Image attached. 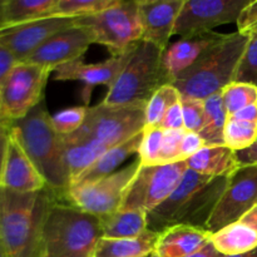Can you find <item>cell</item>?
<instances>
[{
	"instance_id": "obj_38",
	"label": "cell",
	"mask_w": 257,
	"mask_h": 257,
	"mask_svg": "<svg viewBox=\"0 0 257 257\" xmlns=\"http://www.w3.org/2000/svg\"><path fill=\"white\" fill-rule=\"evenodd\" d=\"M203 147H206V142L198 133L185 131L182 143H181V158L185 162L193 155H196L198 151L202 150Z\"/></svg>"
},
{
	"instance_id": "obj_8",
	"label": "cell",
	"mask_w": 257,
	"mask_h": 257,
	"mask_svg": "<svg viewBox=\"0 0 257 257\" xmlns=\"http://www.w3.org/2000/svg\"><path fill=\"white\" fill-rule=\"evenodd\" d=\"M78 23L89 28L94 42L107 47L112 55L133 49L143 37L138 0H118L98 14L79 18Z\"/></svg>"
},
{
	"instance_id": "obj_32",
	"label": "cell",
	"mask_w": 257,
	"mask_h": 257,
	"mask_svg": "<svg viewBox=\"0 0 257 257\" xmlns=\"http://www.w3.org/2000/svg\"><path fill=\"white\" fill-rule=\"evenodd\" d=\"M221 95L228 115L248 105L257 104V87L246 83L232 82L221 92Z\"/></svg>"
},
{
	"instance_id": "obj_7",
	"label": "cell",
	"mask_w": 257,
	"mask_h": 257,
	"mask_svg": "<svg viewBox=\"0 0 257 257\" xmlns=\"http://www.w3.org/2000/svg\"><path fill=\"white\" fill-rule=\"evenodd\" d=\"M146 105L147 103L104 104L102 102L88 108L82 127L63 140L74 143L93 141L107 148L122 145L143 132Z\"/></svg>"
},
{
	"instance_id": "obj_16",
	"label": "cell",
	"mask_w": 257,
	"mask_h": 257,
	"mask_svg": "<svg viewBox=\"0 0 257 257\" xmlns=\"http://www.w3.org/2000/svg\"><path fill=\"white\" fill-rule=\"evenodd\" d=\"M136 48V47H135ZM135 48L119 55H112L107 60L95 64H85L82 59L74 60L68 64L60 65L54 70V78L57 80H79L84 84L83 99L89 102L90 94L95 85H105L108 90L112 88L120 72L130 60Z\"/></svg>"
},
{
	"instance_id": "obj_15",
	"label": "cell",
	"mask_w": 257,
	"mask_h": 257,
	"mask_svg": "<svg viewBox=\"0 0 257 257\" xmlns=\"http://www.w3.org/2000/svg\"><path fill=\"white\" fill-rule=\"evenodd\" d=\"M94 42L92 30L79 24L62 30L40 45L25 62L38 64L54 72L60 65L82 59Z\"/></svg>"
},
{
	"instance_id": "obj_19",
	"label": "cell",
	"mask_w": 257,
	"mask_h": 257,
	"mask_svg": "<svg viewBox=\"0 0 257 257\" xmlns=\"http://www.w3.org/2000/svg\"><path fill=\"white\" fill-rule=\"evenodd\" d=\"M0 187L22 193L38 192L47 188L44 178L38 172L35 166L33 165L12 132H10L7 156L3 165Z\"/></svg>"
},
{
	"instance_id": "obj_12",
	"label": "cell",
	"mask_w": 257,
	"mask_h": 257,
	"mask_svg": "<svg viewBox=\"0 0 257 257\" xmlns=\"http://www.w3.org/2000/svg\"><path fill=\"white\" fill-rule=\"evenodd\" d=\"M257 203V165L240 166L228 178L227 187L216 205L206 230L212 235L238 222Z\"/></svg>"
},
{
	"instance_id": "obj_33",
	"label": "cell",
	"mask_w": 257,
	"mask_h": 257,
	"mask_svg": "<svg viewBox=\"0 0 257 257\" xmlns=\"http://www.w3.org/2000/svg\"><path fill=\"white\" fill-rule=\"evenodd\" d=\"M163 132L165 131L160 127H146L143 130L142 141L138 148V160L141 166L160 165Z\"/></svg>"
},
{
	"instance_id": "obj_31",
	"label": "cell",
	"mask_w": 257,
	"mask_h": 257,
	"mask_svg": "<svg viewBox=\"0 0 257 257\" xmlns=\"http://www.w3.org/2000/svg\"><path fill=\"white\" fill-rule=\"evenodd\" d=\"M118 0H57L52 17L84 18L113 7Z\"/></svg>"
},
{
	"instance_id": "obj_14",
	"label": "cell",
	"mask_w": 257,
	"mask_h": 257,
	"mask_svg": "<svg viewBox=\"0 0 257 257\" xmlns=\"http://www.w3.org/2000/svg\"><path fill=\"white\" fill-rule=\"evenodd\" d=\"M79 18L49 17L0 28V47L9 50L18 62H25L49 38L77 25Z\"/></svg>"
},
{
	"instance_id": "obj_29",
	"label": "cell",
	"mask_w": 257,
	"mask_h": 257,
	"mask_svg": "<svg viewBox=\"0 0 257 257\" xmlns=\"http://www.w3.org/2000/svg\"><path fill=\"white\" fill-rule=\"evenodd\" d=\"M178 100H181V94L175 85L161 87L146 105V127H160L167 110Z\"/></svg>"
},
{
	"instance_id": "obj_3",
	"label": "cell",
	"mask_w": 257,
	"mask_h": 257,
	"mask_svg": "<svg viewBox=\"0 0 257 257\" xmlns=\"http://www.w3.org/2000/svg\"><path fill=\"white\" fill-rule=\"evenodd\" d=\"M10 132L44 178L47 187L64 201L70 187V176L65 166L63 137L55 132L52 115L44 99L24 118L10 124Z\"/></svg>"
},
{
	"instance_id": "obj_23",
	"label": "cell",
	"mask_w": 257,
	"mask_h": 257,
	"mask_svg": "<svg viewBox=\"0 0 257 257\" xmlns=\"http://www.w3.org/2000/svg\"><path fill=\"white\" fill-rule=\"evenodd\" d=\"M160 233L146 230L131 238H100L93 257H150L156 251Z\"/></svg>"
},
{
	"instance_id": "obj_22",
	"label": "cell",
	"mask_w": 257,
	"mask_h": 257,
	"mask_svg": "<svg viewBox=\"0 0 257 257\" xmlns=\"http://www.w3.org/2000/svg\"><path fill=\"white\" fill-rule=\"evenodd\" d=\"M143 133V132H142ZM142 133L132 140L127 141V142L122 143L119 146L109 148L107 152L103 153L88 170L80 173L70 186H78V185H88V183L97 182V181L102 180V178L108 177V176L113 175L117 172L119 166L122 165L124 161H127L135 153H138V148H140L141 141H142Z\"/></svg>"
},
{
	"instance_id": "obj_36",
	"label": "cell",
	"mask_w": 257,
	"mask_h": 257,
	"mask_svg": "<svg viewBox=\"0 0 257 257\" xmlns=\"http://www.w3.org/2000/svg\"><path fill=\"white\" fill-rule=\"evenodd\" d=\"M183 124L187 132L200 133L205 124V100L181 97Z\"/></svg>"
},
{
	"instance_id": "obj_42",
	"label": "cell",
	"mask_w": 257,
	"mask_h": 257,
	"mask_svg": "<svg viewBox=\"0 0 257 257\" xmlns=\"http://www.w3.org/2000/svg\"><path fill=\"white\" fill-rule=\"evenodd\" d=\"M10 138V125L5 123L0 118V177H2L3 165H4L5 156H7L8 145H9Z\"/></svg>"
},
{
	"instance_id": "obj_17",
	"label": "cell",
	"mask_w": 257,
	"mask_h": 257,
	"mask_svg": "<svg viewBox=\"0 0 257 257\" xmlns=\"http://www.w3.org/2000/svg\"><path fill=\"white\" fill-rule=\"evenodd\" d=\"M226 35L216 32L201 33L183 37L168 45L162 54V64L171 83L173 84L182 73L197 64L212 48L225 39Z\"/></svg>"
},
{
	"instance_id": "obj_13",
	"label": "cell",
	"mask_w": 257,
	"mask_h": 257,
	"mask_svg": "<svg viewBox=\"0 0 257 257\" xmlns=\"http://www.w3.org/2000/svg\"><path fill=\"white\" fill-rule=\"evenodd\" d=\"M251 0H185L173 35L181 38L212 32L213 28L237 23Z\"/></svg>"
},
{
	"instance_id": "obj_51",
	"label": "cell",
	"mask_w": 257,
	"mask_h": 257,
	"mask_svg": "<svg viewBox=\"0 0 257 257\" xmlns=\"http://www.w3.org/2000/svg\"><path fill=\"white\" fill-rule=\"evenodd\" d=\"M150 257H160V256H158V255H157V253H156V252H153V253H152V255H151Z\"/></svg>"
},
{
	"instance_id": "obj_44",
	"label": "cell",
	"mask_w": 257,
	"mask_h": 257,
	"mask_svg": "<svg viewBox=\"0 0 257 257\" xmlns=\"http://www.w3.org/2000/svg\"><path fill=\"white\" fill-rule=\"evenodd\" d=\"M228 117H233L236 119L246 120V122H255L257 123V104L248 105V107L243 108V109L238 110L235 114L228 115Z\"/></svg>"
},
{
	"instance_id": "obj_45",
	"label": "cell",
	"mask_w": 257,
	"mask_h": 257,
	"mask_svg": "<svg viewBox=\"0 0 257 257\" xmlns=\"http://www.w3.org/2000/svg\"><path fill=\"white\" fill-rule=\"evenodd\" d=\"M221 256L222 255L216 250V247L213 246V243L211 242L210 240L202 248H200V250L196 251V252H193L192 255L187 257H221Z\"/></svg>"
},
{
	"instance_id": "obj_50",
	"label": "cell",
	"mask_w": 257,
	"mask_h": 257,
	"mask_svg": "<svg viewBox=\"0 0 257 257\" xmlns=\"http://www.w3.org/2000/svg\"><path fill=\"white\" fill-rule=\"evenodd\" d=\"M251 34H256V35H257V27L253 28V29L251 30L250 33H248V35H251Z\"/></svg>"
},
{
	"instance_id": "obj_35",
	"label": "cell",
	"mask_w": 257,
	"mask_h": 257,
	"mask_svg": "<svg viewBox=\"0 0 257 257\" xmlns=\"http://www.w3.org/2000/svg\"><path fill=\"white\" fill-rule=\"evenodd\" d=\"M88 107H70L52 115V123L55 132L62 137L73 135L83 125Z\"/></svg>"
},
{
	"instance_id": "obj_5",
	"label": "cell",
	"mask_w": 257,
	"mask_h": 257,
	"mask_svg": "<svg viewBox=\"0 0 257 257\" xmlns=\"http://www.w3.org/2000/svg\"><path fill=\"white\" fill-rule=\"evenodd\" d=\"M250 35L235 32L210 50L200 62L173 82L182 98L205 100L218 94L235 80L238 62Z\"/></svg>"
},
{
	"instance_id": "obj_40",
	"label": "cell",
	"mask_w": 257,
	"mask_h": 257,
	"mask_svg": "<svg viewBox=\"0 0 257 257\" xmlns=\"http://www.w3.org/2000/svg\"><path fill=\"white\" fill-rule=\"evenodd\" d=\"M236 24H237V32L247 35L253 28L257 27V0L250 2V4L242 10Z\"/></svg>"
},
{
	"instance_id": "obj_30",
	"label": "cell",
	"mask_w": 257,
	"mask_h": 257,
	"mask_svg": "<svg viewBox=\"0 0 257 257\" xmlns=\"http://www.w3.org/2000/svg\"><path fill=\"white\" fill-rule=\"evenodd\" d=\"M225 146L233 152L247 150L257 141V123L228 117L223 133Z\"/></svg>"
},
{
	"instance_id": "obj_20",
	"label": "cell",
	"mask_w": 257,
	"mask_h": 257,
	"mask_svg": "<svg viewBox=\"0 0 257 257\" xmlns=\"http://www.w3.org/2000/svg\"><path fill=\"white\" fill-rule=\"evenodd\" d=\"M211 240L205 228L177 225L160 232L156 251L160 257H187L202 248Z\"/></svg>"
},
{
	"instance_id": "obj_1",
	"label": "cell",
	"mask_w": 257,
	"mask_h": 257,
	"mask_svg": "<svg viewBox=\"0 0 257 257\" xmlns=\"http://www.w3.org/2000/svg\"><path fill=\"white\" fill-rule=\"evenodd\" d=\"M58 201L49 187L30 193L0 187V242L10 257H37L43 226Z\"/></svg>"
},
{
	"instance_id": "obj_47",
	"label": "cell",
	"mask_w": 257,
	"mask_h": 257,
	"mask_svg": "<svg viewBox=\"0 0 257 257\" xmlns=\"http://www.w3.org/2000/svg\"><path fill=\"white\" fill-rule=\"evenodd\" d=\"M221 257H257V247L253 248V250H251V251H247V252L238 253V255H230V256L222 255Z\"/></svg>"
},
{
	"instance_id": "obj_21",
	"label": "cell",
	"mask_w": 257,
	"mask_h": 257,
	"mask_svg": "<svg viewBox=\"0 0 257 257\" xmlns=\"http://www.w3.org/2000/svg\"><path fill=\"white\" fill-rule=\"evenodd\" d=\"M188 170L208 177L231 176L238 167L236 152L227 146H206L185 161Z\"/></svg>"
},
{
	"instance_id": "obj_41",
	"label": "cell",
	"mask_w": 257,
	"mask_h": 257,
	"mask_svg": "<svg viewBox=\"0 0 257 257\" xmlns=\"http://www.w3.org/2000/svg\"><path fill=\"white\" fill-rule=\"evenodd\" d=\"M18 60L15 59L14 55L5 48L0 47V85H2L3 80L5 79L10 70L18 64Z\"/></svg>"
},
{
	"instance_id": "obj_2",
	"label": "cell",
	"mask_w": 257,
	"mask_h": 257,
	"mask_svg": "<svg viewBox=\"0 0 257 257\" xmlns=\"http://www.w3.org/2000/svg\"><path fill=\"white\" fill-rule=\"evenodd\" d=\"M228 178L208 177L187 168L172 195L147 215V230L160 233L177 225L206 230Z\"/></svg>"
},
{
	"instance_id": "obj_37",
	"label": "cell",
	"mask_w": 257,
	"mask_h": 257,
	"mask_svg": "<svg viewBox=\"0 0 257 257\" xmlns=\"http://www.w3.org/2000/svg\"><path fill=\"white\" fill-rule=\"evenodd\" d=\"M183 135H185V130H167L163 132L160 165L183 162L181 158V143H182Z\"/></svg>"
},
{
	"instance_id": "obj_10",
	"label": "cell",
	"mask_w": 257,
	"mask_h": 257,
	"mask_svg": "<svg viewBox=\"0 0 257 257\" xmlns=\"http://www.w3.org/2000/svg\"><path fill=\"white\" fill-rule=\"evenodd\" d=\"M186 170V162L141 166L125 191L119 210H141L148 215L172 195Z\"/></svg>"
},
{
	"instance_id": "obj_9",
	"label": "cell",
	"mask_w": 257,
	"mask_h": 257,
	"mask_svg": "<svg viewBox=\"0 0 257 257\" xmlns=\"http://www.w3.org/2000/svg\"><path fill=\"white\" fill-rule=\"evenodd\" d=\"M50 73L29 62L15 64L0 85V118L10 125L37 107L44 99Z\"/></svg>"
},
{
	"instance_id": "obj_25",
	"label": "cell",
	"mask_w": 257,
	"mask_h": 257,
	"mask_svg": "<svg viewBox=\"0 0 257 257\" xmlns=\"http://www.w3.org/2000/svg\"><path fill=\"white\" fill-rule=\"evenodd\" d=\"M99 220L102 223V238L137 237L147 230V212L141 210H118Z\"/></svg>"
},
{
	"instance_id": "obj_43",
	"label": "cell",
	"mask_w": 257,
	"mask_h": 257,
	"mask_svg": "<svg viewBox=\"0 0 257 257\" xmlns=\"http://www.w3.org/2000/svg\"><path fill=\"white\" fill-rule=\"evenodd\" d=\"M238 165L240 166H256L257 165V141L247 150L236 152Z\"/></svg>"
},
{
	"instance_id": "obj_46",
	"label": "cell",
	"mask_w": 257,
	"mask_h": 257,
	"mask_svg": "<svg viewBox=\"0 0 257 257\" xmlns=\"http://www.w3.org/2000/svg\"><path fill=\"white\" fill-rule=\"evenodd\" d=\"M241 222L247 225L248 227H251L257 232V203L241 218Z\"/></svg>"
},
{
	"instance_id": "obj_49",
	"label": "cell",
	"mask_w": 257,
	"mask_h": 257,
	"mask_svg": "<svg viewBox=\"0 0 257 257\" xmlns=\"http://www.w3.org/2000/svg\"><path fill=\"white\" fill-rule=\"evenodd\" d=\"M3 7H4V0H0V28L3 27Z\"/></svg>"
},
{
	"instance_id": "obj_26",
	"label": "cell",
	"mask_w": 257,
	"mask_h": 257,
	"mask_svg": "<svg viewBox=\"0 0 257 257\" xmlns=\"http://www.w3.org/2000/svg\"><path fill=\"white\" fill-rule=\"evenodd\" d=\"M57 0H4L3 27L52 17Z\"/></svg>"
},
{
	"instance_id": "obj_18",
	"label": "cell",
	"mask_w": 257,
	"mask_h": 257,
	"mask_svg": "<svg viewBox=\"0 0 257 257\" xmlns=\"http://www.w3.org/2000/svg\"><path fill=\"white\" fill-rule=\"evenodd\" d=\"M185 0H138L142 20V40L165 52Z\"/></svg>"
},
{
	"instance_id": "obj_11",
	"label": "cell",
	"mask_w": 257,
	"mask_h": 257,
	"mask_svg": "<svg viewBox=\"0 0 257 257\" xmlns=\"http://www.w3.org/2000/svg\"><path fill=\"white\" fill-rule=\"evenodd\" d=\"M140 167L141 162L137 158L131 165L97 182L70 186L64 201L98 218L112 215L122 206L125 191Z\"/></svg>"
},
{
	"instance_id": "obj_24",
	"label": "cell",
	"mask_w": 257,
	"mask_h": 257,
	"mask_svg": "<svg viewBox=\"0 0 257 257\" xmlns=\"http://www.w3.org/2000/svg\"><path fill=\"white\" fill-rule=\"evenodd\" d=\"M211 242L221 255H238L257 247V232L238 221L212 233Z\"/></svg>"
},
{
	"instance_id": "obj_34",
	"label": "cell",
	"mask_w": 257,
	"mask_h": 257,
	"mask_svg": "<svg viewBox=\"0 0 257 257\" xmlns=\"http://www.w3.org/2000/svg\"><path fill=\"white\" fill-rule=\"evenodd\" d=\"M257 87V35L251 34L236 69L235 80Z\"/></svg>"
},
{
	"instance_id": "obj_39",
	"label": "cell",
	"mask_w": 257,
	"mask_h": 257,
	"mask_svg": "<svg viewBox=\"0 0 257 257\" xmlns=\"http://www.w3.org/2000/svg\"><path fill=\"white\" fill-rule=\"evenodd\" d=\"M160 128L167 131V130H185V124H183V112H182V104L181 100L172 105L167 113L163 117L162 122H161Z\"/></svg>"
},
{
	"instance_id": "obj_4",
	"label": "cell",
	"mask_w": 257,
	"mask_h": 257,
	"mask_svg": "<svg viewBox=\"0 0 257 257\" xmlns=\"http://www.w3.org/2000/svg\"><path fill=\"white\" fill-rule=\"evenodd\" d=\"M102 237L97 216L58 201L43 226L37 257H93Z\"/></svg>"
},
{
	"instance_id": "obj_27",
	"label": "cell",
	"mask_w": 257,
	"mask_h": 257,
	"mask_svg": "<svg viewBox=\"0 0 257 257\" xmlns=\"http://www.w3.org/2000/svg\"><path fill=\"white\" fill-rule=\"evenodd\" d=\"M64 143V160L65 166L70 176V183L85 170L90 167L100 156L107 152L109 148L99 145L97 142H67L63 140Z\"/></svg>"
},
{
	"instance_id": "obj_6",
	"label": "cell",
	"mask_w": 257,
	"mask_h": 257,
	"mask_svg": "<svg viewBox=\"0 0 257 257\" xmlns=\"http://www.w3.org/2000/svg\"><path fill=\"white\" fill-rule=\"evenodd\" d=\"M163 50L141 40L119 77L107 92L104 104L147 103L166 84H172L162 64Z\"/></svg>"
},
{
	"instance_id": "obj_48",
	"label": "cell",
	"mask_w": 257,
	"mask_h": 257,
	"mask_svg": "<svg viewBox=\"0 0 257 257\" xmlns=\"http://www.w3.org/2000/svg\"><path fill=\"white\" fill-rule=\"evenodd\" d=\"M0 257H10V255L8 253V251L5 250L4 245H3L2 242H0Z\"/></svg>"
},
{
	"instance_id": "obj_28",
	"label": "cell",
	"mask_w": 257,
	"mask_h": 257,
	"mask_svg": "<svg viewBox=\"0 0 257 257\" xmlns=\"http://www.w3.org/2000/svg\"><path fill=\"white\" fill-rule=\"evenodd\" d=\"M227 110L223 104L221 93L205 99V124L198 135L206 146H223V133L227 122Z\"/></svg>"
}]
</instances>
